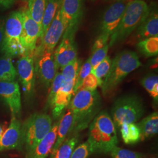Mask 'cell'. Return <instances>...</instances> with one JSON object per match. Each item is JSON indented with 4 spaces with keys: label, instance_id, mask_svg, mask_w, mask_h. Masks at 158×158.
Masks as SVG:
<instances>
[{
    "label": "cell",
    "instance_id": "obj_39",
    "mask_svg": "<svg viewBox=\"0 0 158 158\" xmlns=\"http://www.w3.org/2000/svg\"><path fill=\"white\" fill-rule=\"evenodd\" d=\"M17 0H0V6L4 8H10L14 4Z\"/></svg>",
    "mask_w": 158,
    "mask_h": 158
},
{
    "label": "cell",
    "instance_id": "obj_16",
    "mask_svg": "<svg viewBox=\"0 0 158 158\" xmlns=\"http://www.w3.org/2000/svg\"><path fill=\"white\" fill-rule=\"evenodd\" d=\"M76 80H64L60 88L57 93L53 106L52 113L53 118H60L71 102L73 95V89Z\"/></svg>",
    "mask_w": 158,
    "mask_h": 158
},
{
    "label": "cell",
    "instance_id": "obj_34",
    "mask_svg": "<svg viewBox=\"0 0 158 158\" xmlns=\"http://www.w3.org/2000/svg\"><path fill=\"white\" fill-rule=\"evenodd\" d=\"M109 45L107 44L100 49L91 52V56L89 58L90 62L92 68H94L99 63L107 56L108 51L109 49Z\"/></svg>",
    "mask_w": 158,
    "mask_h": 158
},
{
    "label": "cell",
    "instance_id": "obj_33",
    "mask_svg": "<svg viewBox=\"0 0 158 158\" xmlns=\"http://www.w3.org/2000/svg\"><path fill=\"white\" fill-rule=\"evenodd\" d=\"M112 158H143V155L139 152L132 151L119 147H114L110 152Z\"/></svg>",
    "mask_w": 158,
    "mask_h": 158
},
{
    "label": "cell",
    "instance_id": "obj_4",
    "mask_svg": "<svg viewBox=\"0 0 158 158\" xmlns=\"http://www.w3.org/2000/svg\"><path fill=\"white\" fill-rule=\"evenodd\" d=\"M150 10L143 0L131 1L127 4L117 28L110 36L109 47L126 40L146 19Z\"/></svg>",
    "mask_w": 158,
    "mask_h": 158
},
{
    "label": "cell",
    "instance_id": "obj_18",
    "mask_svg": "<svg viewBox=\"0 0 158 158\" xmlns=\"http://www.w3.org/2000/svg\"><path fill=\"white\" fill-rule=\"evenodd\" d=\"M59 122L53 125L44 138L40 142L34 151L26 156V158H47L51 153L56 139Z\"/></svg>",
    "mask_w": 158,
    "mask_h": 158
},
{
    "label": "cell",
    "instance_id": "obj_10",
    "mask_svg": "<svg viewBox=\"0 0 158 158\" xmlns=\"http://www.w3.org/2000/svg\"><path fill=\"white\" fill-rule=\"evenodd\" d=\"M35 74L40 82L49 88L57 73L53 52L44 51L34 56Z\"/></svg>",
    "mask_w": 158,
    "mask_h": 158
},
{
    "label": "cell",
    "instance_id": "obj_25",
    "mask_svg": "<svg viewBox=\"0 0 158 158\" xmlns=\"http://www.w3.org/2000/svg\"><path fill=\"white\" fill-rule=\"evenodd\" d=\"M77 142L78 136L77 135L69 138L63 142L55 152L51 155L50 158H70Z\"/></svg>",
    "mask_w": 158,
    "mask_h": 158
},
{
    "label": "cell",
    "instance_id": "obj_17",
    "mask_svg": "<svg viewBox=\"0 0 158 158\" xmlns=\"http://www.w3.org/2000/svg\"><path fill=\"white\" fill-rule=\"evenodd\" d=\"M83 0H62L60 11L63 20L69 27H78L81 21Z\"/></svg>",
    "mask_w": 158,
    "mask_h": 158
},
{
    "label": "cell",
    "instance_id": "obj_20",
    "mask_svg": "<svg viewBox=\"0 0 158 158\" xmlns=\"http://www.w3.org/2000/svg\"><path fill=\"white\" fill-rule=\"evenodd\" d=\"M141 133L140 141H143L151 138L158 132V114L155 112L146 118L143 119L139 123L136 124Z\"/></svg>",
    "mask_w": 158,
    "mask_h": 158
},
{
    "label": "cell",
    "instance_id": "obj_21",
    "mask_svg": "<svg viewBox=\"0 0 158 158\" xmlns=\"http://www.w3.org/2000/svg\"><path fill=\"white\" fill-rule=\"evenodd\" d=\"M73 123V116L72 112L68 109L67 112L65 113L59 122L58 128L57 131L56 139L55 145L52 148L51 155L56 152L57 149L65 141L66 137L71 128Z\"/></svg>",
    "mask_w": 158,
    "mask_h": 158
},
{
    "label": "cell",
    "instance_id": "obj_19",
    "mask_svg": "<svg viewBox=\"0 0 158 158\" xmlns=\"http://www.w3.org/2000/svg\"><path fill=\"white\" fill-rule=\"evenodd\" d=\"M155 36H158V12L150 10L146 19L136 29L135 37L141 40Z\"/></svg>",
    "mask_w": 158,
    "mask_h": 158
},
{
    "label": "cell",
    "instance_id": "obj_23",
    "mask_svg": "<svg viewBox=\"0 0 158 158\" xmlns=\"http://www.w3.org/2000/svg\"><path fill=\"white\" fill-rule=\"evenodd\" d=\"M17 72L13 65L11 57L5 55L0 57V81H14Z\"/></svg>",
    "mask_w": 158,
    "mask_h": 158
},
{
    "label": "cell",
    "instance_id": "obj_28",
    "mask_svg": "<svg viewBox=\"0 0 158 158\" xmlns=\"http://www.w3.org/2000/svg\"><path fill=\"white\" fill-rule=\"evenodd\" d=\"M111 60L109 56L106 57L102 62L99 63L94 68H92L91 72L98 79V86L102 87V83L106 78L111 65Z\"/></svg>",
    "mask_w": 158,
    "mask_h": 158
},
{
    "label": "cell",
    "instance_id": "obj_13",
    "mask_svg": "<svg viewBox=\"0 0 158 158\" xmlns=\"http://www.w3.org/2000/svg\"><path fill=\"white\" fill-rule=\"evenodd\" d=\"M0 98L7 104L13 117L21 114V93L17 81H0Z\"/></svg>",
    "mask_w": 158,
    "mask_h": 158
},
{
    "label": "cell",
    "instance_id": "obj_29",
    "mask_svg": "<svg viewBox=\"0 0 158 158\" xmlns=\"http://www.w3.org/2000/svg\"><path fill=\"white\" fill-rule=\"evenodd\" d=\"M141 85L149 93L155 102L158 100V76L156 74H149L142 79Z\"/></svg>",
    "mask_w": 158,
    "mask_h": 158
},
{
    "label": "cell",
    "instance_id": "obj_41",
    "mask_svg": "<svg viewBox=\"0 0 158 158\" xmlns=\"http://www.w3.org/2000/svg\"><path fill=\"white\" fill-rule=\"evenodd\" d=\"M117 1H125V0H115Z\"/></svg>",
    "mask_w": 158,
    "mask_h": 158
},
{
    "label": "cell",
    "instance_id": "obj_36",
    "mask_svg": "<svg viewBox=\"0 0 158 158\" xmlns=\"http://www.w3.org/2000/svg\"><path fill=\"white\" fill-rule=\"evenodd\" d=\"M90 154L88 143L85 142L79 145L74 150L70 158H87Z\"/></svg>",
    "mask_w": 158,
    "mask_h": 158
},
{
    "label": "cell",
    "instance_id": "obj_27",
    "mask_svg": "<svg viewBox=\"0 0 158 158\" xmlns=\"http://www.w3.org/2000/svg\"><path fill=\"white\" fill-rule=\"evenodd\" d=\"M138 48L146 57L157 56L158 53V36L141 40L138 43Z\"/></svg>",
    "mask_w": 158,
    "mask_h": 158
},
{
    "label": "cell",
    "instance_id": "obj_22",
    "mask_svg": "<svg viewBox=\"0 0 158 158\" xmlns=\"http://www.w3.org/2000/svg\"><path fill=\"white\" fill-rule=\"evenodd\" d=\"M62 0H48L42 21V30L40 38H42L60 9Z\"/></svg>",
    "mask_w": 158,
    "mask_h": 158
},
{
    "label": "cell",
    "instance_id": "obj_5",
    "mask_svg": "<svg viewBox=\"0 0 158 158\" xmlns=\"http://www.w3.org/2000/svg\"><path fill=\"white\" fill-rule=\"evenodd\" d=\"M52 127L50 115L44 113H35L27 119L22 125L23 147L26 156L34 151Z\"/></svg>",
    "mask_w": 158,
    "mask_h": 158
},
{
    "label": "cell",
    "instance_id": "obj_35",
    "mask_svg": "<svg viewBox=\"0 0 158 158\" xmlns=\"http://www.w3.org/2000/svg\"><path fill=\"white\" fill-rule=\"evenodd\" d=\"M98 86V79L92 72L85 77L82 83L80 89H84L90 91L96 90Z\"/></svg>",
    "mask_w": 158,
    "mask_h": 158
},
{
    "label": "cell",
    "instance_id": "obj_12",
    "mask_svg": "<svg viewBox=\"0 0 158 158\" xmlns=\"http://www.w3.org/2000/svg\"><path fill=\"white\" fill-rule=\"evenodd\" d=\"M17 71L25 92L28 95L32 94L36 77L34 54H26L21 56L17 63Z\"/></svg>",
    "mask_w": 158,
    "mask_h": 158
},
{
    "label": "cell",
    "instance_id": "obj_37",
    "mask_svg": "<svg viewBox=\"0 0 158 158\" xmlns=\"http://www.w3.org/2000/svg\"><path fill=\"white\" fill-rule=\"evenodd\" d=\"M110 37L104 35H100L97 38L95 42L91 49V52L96 51L98 49L102 48L103 46L108 44V40Z\"/></svg>",
    "mask_w": 158,
    "mask_h": 158
},
{
    "label": "cell",
    "instance_id": "obj_7",
    "mask_svg": "<svg viewBox=\"0 0 158 158\" xmlns=\"http://www.w3.org/2000/svg\"><path fill=\"white\" fill-rule=\"evenodd\" d=\"M23 30V15L20 11L12 12L6 19L4 39L1 51L8 56L26 55V51L21 42Z\"/></svg>",
    "mask_w": 158,
    "mask_h": 158
},
{
    "label": "cell",
    "instance_id": "obj_32",
    "mask_svg": "<svg viewBox=\"0 0 158 158\" xmlns=\"http://www.w3.org/2000/svg\"><path fill=\"white\" fill-rule=\"evenodd\" d=\"M91 70L92 66L89 59H88L80 69L79 73L77 74V78L76 79V83L74 87L73 95H74L81 88L83 80L87 76H88L89 74L91 73Z\"/></svg>",
    "mask_w": 158,
    "mask_h": 158
},
{
    "label": "cell",
    "instance_id": "obj_9",
    "mask_svg": "<svg viewBox=\"0 0 158 158\" xmlns=\"http://www.w3.org/2000/svg\"><path fill=\"white\" fill-rule=\"evenodd\" d=\"M66 28L67 25L63 19L59 9L45 34L41 38L40 45L36 47L34 51V56L44 51L53 52L54 48Z\"/></svg>",
    "mask_w": 158,
    "mask_h": 158
},
{
    "label": "cell",
    "instance_id": "obj_11",
    "mask_svg": "<svg viewBox=\"0 0 158 158\" xmlns=\"http://www.w3.org/2000/svg\"><path fill=\"white\" fill-rule=\"evenodd\" d=\"M23 15V30L21 42L26 54H34L36 43L41 34V27L30 15L28 8L21 10Z\"/></svg>",
    "mask_w": 158,
    "mask_h": 158
},
{
    "label": "cell",
    "instance_id": "obj_3",
    "mask_svg": "<svg viewBox=\"0 0 158 158\" xmlns=\"http://www.w3.org/2000/svg\"><path fill=\"white\" fill-rule=\"evenodd\" d=\"M141 65L135 52L129 50L119 52L111 61L110 71L102 85L103 96H111L123 80Z\"/></svg>",
    "mask_w": 158,
    "mask_h": 158
},
{
    "label": "cell",
    "instance_id": "obj_6",
    "mask_svg": "<svg viewBox=\"0 0 158 158\" xmlns=\"http://www.w3.org/2000/svg\"><path fill=\"white\" fill-rule=\"evenodd\" d=\"M145 112L141 99L134 95L123 96L117 98L113 104L111 114L115 127L123 124L135 123Z\"/></svg>",
    "mask_w": 158,
    "mask_h": 158
},
{
    "label": "cell",
    "instance_id": "obj_14",
    "mask_svg": "<svg viewBox=\"0 0 158 158\" xmlns=\"http://www.w3.org/2000/svg\"><path fill=\"white\" fill-rule=\"evenodd\" d=\"M126 6L123 1H117L108 8L102 19L100 35H104L110 38L118 26Z\"/></svg>",
    "mask_w": 158,
    "mask_h": 158
},
{
    "label": "cell",
    "instance_id": "obj_26",
    "mask_svg": "<svg viewBox=\"0 0 158 158\" xmlns=\"http://www.w3.org/2000/svg\"><path fill=\"white\" fill-rule=\"evenodd\" d=\"M48 0H29L28 10L34 21L39 24L42 30V21Z\"/></svg>",
    "mask_w": 158,
    "mask_h": 158
},
{
    "label": "cell",
    "instance_id": "obj_31",
    "mask_svg": "<svg viewBox=\"0 0 158 158\" xmlns=\"http://www.w3.org/2000/svg\"><path fill=\"white\" fill-rule=\"evenodd\" d=\"M63 82V77L62 73L60 72H57L51 85V89L49 91L46 102L47 107L52 108V107L57 93L60 88Z\"/></svg>",
    "mask_w": 158,
    "mask_h": 158
},
{
    "label": "cell",
    "instance_id": "obj_40",
    "mask_svg": "<svg viewBox=\"0 0 158 158\" xmlns=\"http://www.w3.org/2000/svg\"><path fill=\"white\" fill-rule=\"evenodd\" d=\"M4 129H3V127L0 125V139H1V138L2 135L3 133H4Z\"/></svg>",
    "mask_w": 158,
    "mask_h": 158
},
{
    "label": "cell",
    "instance_id": "obj_8",
    "mask_svg": "<svg viewBox=\"0 0 158 158\" xmlns=\"http://www.w3.org/2000/svg\"><path fill=\"white\" fill-rule=\"evenodd\" d=\"M78 27H69L63 35L62 42L53 56L57 70L62 69L77 57V48L74 40L75 34Z\"/></svg>",
    "mask_w": 158,
    "mask_h": 158
},
{
    "label": "cell",
    "instance_id": "obj_2",
    "mask_svg": "<svg viewBox=\"0 0 158 158\" xmlns=\"http://www.w3.org/2000/svg\"><path fill=\"white\" fill-rule=\"evenodd\" d=\"M88 143L91 154L110 153L118 141L116 127L106 111L98 113L89 126Z\"/></svg>",
    "mask_w": 158,
    "mask_h": 158
},
{
    "label": "cell",
    "instance_id": "obj_1",
    "mask_svg": "<svg viewBox=\"0 0 158 158\" xmlns=\"http://www.w3.org/2000/svg\"><path fill=\"white\" fill-rule=\"evenodd\" d=\"M102 98L97 90L80 89L69 105L73 116V123L69 133L74 135L86 129L100 113Z\"/></svg>",
    "mask_w": 158,
    "mask_h": 158
},
{
    "label": "cell",
    "instance_id": "obj_30",
    "mask_svg": "<svg viewBox=\"0 0 158 158\" xmlns=\"http://www.w3.org/2000/svg\"><path fill=\"white\" fill-rule=\"evenodd\" d=\"M81 67V60L78 57L61 69L64 80H76Z\"/></svg>",
    "mask_w": 158,
    "mask_h": 158
},
{
    "label": "cell",
    "instance_id": "obj_15",
    "mask_svg": "<svg viewBox=\"0 0 158 158\" xmlns=\"http://www.w3.org/2000/svg\"><path fill=\"white\" fill-rule=\"evenodd\" d=\"M23 147L22 125L15 117H12L10 126L0 139V152L8 149L21 150Z\"/></svg>",
    "mask_w": 158,
    "mask_h": 158
},
{
    "label": "cell",
    "instance_id": "obj_24",
    "mask_svg": "<svg viewBox=\"0 0 158 158\" xmlns=\"http://www.w3.org/2000/svg\"><path fill=\"white\" fill-rule=\"evenodd\" d=\"M119 128L122 138L125 143L134 144L140 141V131L135 123L123 124Z\"/></svg>",
    "mask_w": 158,
    "mask_h": 158
},
{
    "label": "cell",
    "instance_id": "obj_38",
    "mask_svg": "<svg viewBox=\"0 0 158 158\" xmlns=\"http://www.w3.org/2000/svg\"><path fill=\"white\" fill-rule=\"evenodd\" d=\"M6 18H0V49L2 45L5 34V23Z\"/></svg>",
    "mask_w": 158,
    "mask_h": 158
}]
</instances>
